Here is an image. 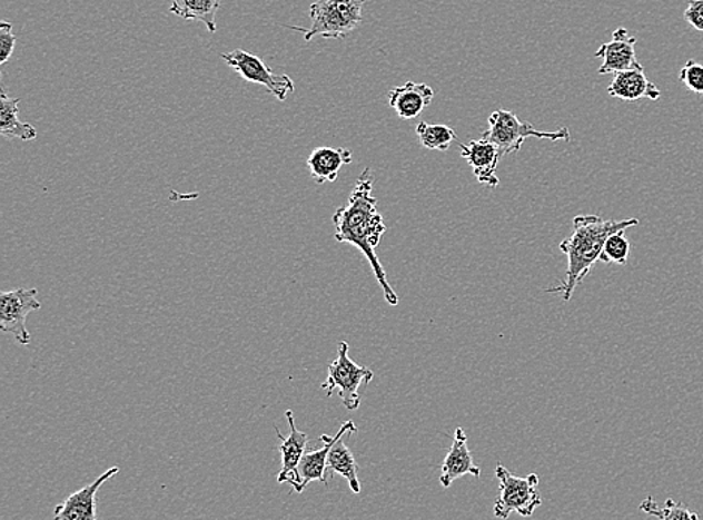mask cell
<instances>
[{
    "label": "cell",
    "instance_id": "14",
    "mask_svg": "<svg viewBox=\"0 0 703 520\" xmlns=\"http://www.w3.org/2000/svg\"><path fill=\"white\" fill-rule=\"evenodd\" d=\"M343 428H345V431L343 429V433H340L335 444L331 445L329 458H327V477L339 474L348 481L349 489H352L353 493H360L359 467H357L352 450L345 445L344 441L345 435H355L357 428L355 421H348V423L345 421Z\"/></svg>",
    "mask_w": 703,
    "mask_h": 520
},
{
    "label": "cell",
    "instance_id": "25",
    "mask_svg": "<svg viewBox=\"0 0 703 520\" xmlns=\"http://www.w3.org/2000/svg\"><path fill=\"white\" fill-rule=\"evenodd\" d=\"M17 37L12 33L10 21L0 23V63H7L14 53Z\"/></svg>",
    "mask_w": 703,
    "mask_h": 520
},
{
    "label": "cell",
    "instance_id": "17",
    "mask_svg": "<svg viewBox=\"0 0 703 520\" xmlns=\"http://www.w3.org/2000/svg\"><path fill=\"white\" fill-rule=\"evenodd\" d=\"M353 161V153L345 148H323L314 149L306 161L309 174L317 184L335 183L339 171L345 165Z\"/></svg>",
    "mask_w": 703,
    "mask_h": 520
},
{
    "label": "cell",
    "instance_id": "26",
    "mask_svg": "<svg viewBox=\"0 0 703 520\" xmlns=\"http://www.w3.org/2000/svg\"><path fill=\"white\" fill-rule=\"evenodd\" d=\"M684 19L692 28L703 33V0H689L684 11Z\"/></svg>",
    "mask_w": 703,
    "mask_h": 520
},
{
    "label": "cell",
    "instance_id": "15",
    "mask_svg": "<svg viewBox=\"0 0 703 520\" xmlns=\"http://www.w3.org/2000/svg\"><path fill=\"white\" fill-rule=\"evenodd\" d=\"M435 97L434 89L426 84L407 81L389 92V106L400 119H414L430 106Z\"/></svg>",
    "mask_w": 703,
    "mask_h": 520
},
{
    "label": "cell",
    "instance_id": "10",
    "mask_svg": "<svg viewBox=\"0 0 703 520\" xmlns=\"http://www.w3.org/2000/svg\"><path fill=\"white\" fill-rule=\"evenodd\" d=\"M636 38L630 36L628 30L618 28L612 33V40L595 51V58H602L598 75H618L630 70H642V63L636 58Z\"/></svg>",
    "mask_w": 703,
    "mask_h": 520
},
{
    "label": "cell",
    "instance_id": "22",
    "mask_svg": "<svg viewBox=\"0 0 703 520\" xmlns=\"http://www.w3.org/2000/svg\"><path fill=\"white\" fill-rule=\"evenodd\" d=\"M641 511L650 516H655L660 520H701L697 513L690 510L683 502H676L670 498L663 506H659L653 498L648 497L642 501Z\"/></svg>",
    "mask_w": 703,
    "mask_h": 520
},
{
    "label": "cell",
    "instance_id": "12",
    "mask_svg": "<svg viewBox=\"0 0 703 520\" xmlns=\"http://www.w3.org/2000/svg\"><path fill=\"white\" fill-rule=\"evenodd\" d=\"M461 156L468 161L474 176L483 186L497 188L499 179L497 176L498 163L502 154L492 141L482 139L469 141L468 145H461Z\"/></svg>",
    "mask_w": 703,
    "mask_h": 520
},
{
    "label": "cell",
    "instance_id": "1",
    "mask_svg": "<svg viewBox=\"0 0 703 520\" xmlns=\"http://www.w3.org/2000/svg\"><path fill=\"white\" fill-rule=\"evenodd\" d=\"M373 188V171L366 167L359 179L356 180L355 190L349 195L347 205L340 206L335 213V239L338 243L352 244L368 259L375 278L383 290L384 300L395 307L399 304V296L387 282L386 269L375 253L387 226L384 225V218L378 213Z\"/></svg>",
    "mask_w": 703,
    "mask_h": 520
},
{
    "label": "cell",
    "instance_id": "9",
    "mask_svg": "<svg viewBox=\"0 0 703 520\" xmlns=\"http://www.w3.org/2000/svg\"><path fill=\"white\" fill-rule=\"evenodd\" d=\"M286 416L288 425H290V435L286 438L279 432L278 428H275L276 436L280 441L279 451L280 459H283V468H280L279 474L276 475V481L279 484L288 483L291 485L293 491L300 493L301 477L299 465L301 458L306 453V447H308V435L297 429L295 415H293L291 411H287Z\"/></svg>",
    "mask_w": 703,
    "mask_h": 520
},
{
    "label": "cell",
    "instance_id": "7",
    "mask_svg": "<svg viewBox=\"0 0 703 520\" xmlns=\"http://www.w3.org/2000/svg\"><path fill=\"white\" fill-rule=\"evenodd\" d=\"M221 58L241 79L249 81V84L265 86L271 96L278 98L279 101H286L287 97L295 92L296 86L291 77L276 75L265 60L258 58L257 55L237 49L230 51V53H221Z\"/></svg>",
    "mask_w": 703,
    "mask_h": 520
},
{
    "label": "cell",
    "instance_id": "23",
    "mask_svg": "<svg viewBox=\"0 0 703 520\" xmlns=\"http://www.w3.org/2000/svg\"><path fill=\"white\" fill-rule=\"evenodd\" d=\"M625 230L616 232L606 239L605 247L601 255V261L605 264L625 265L630 255V241L624 234Z\"/></svg>",
    "mask_w": 703,
    "mask_h": 520
},
{
    "label": "cell",
    "instance_id": "18",
    "mask_svg": "<svg viewBox=\"0 0 703 520\" xmlns=\"http://www.w3.org/2000/svg\"><path fill=\"white\" fill-rule=\"evenodd\" d=\"M348 423V421H347ZM345 428L340 425L339 432L335 436L323 435L320 441L323 442L321 449L306 450L304 458H301L299 471L301 477L300 493L305 491L306 485L313 483V481H321V483H329L327 481V458H329L331 445L343 433Z\"/></svg>",
    "mask_w": 703,
    "mask_h": 520
},
{
    "label": "cell",
    "instance_id": "3",
    "mask_svg": "<svg viewBox=\"0 0 703 520\" xmlns=\"http://www.w3.org/2000/svg\"><path fill=\"white\" fill-rule=\"evenodd\" d=\"M365 3L366 0H317L309 8L310 28L290 26V29L304 33L305 41L315 37H347L364 20Z\"/></svg>",
    "mask_w": 703,
    "mask_h": 520
},
{
    "label": "cell",
    "instance_id": "4",
    "mask_svg": "<svg viewBox=\"0 0 703 520\" xmlns=\"http://www.w3.org/2000/svg\"><path fill=\"white\" fill-rule=\"evenodd\" d=\"M529 137L551 141H571L568 128L556 131L537 130L533 124L524 122L513 111L495 110L489 116V128L483 133V139L492 141L499 149L502 157L519 153L522 145Z\"/></svg>",
    "mask_w": 703,
    "mask_h": 520
},
{
    "label": "cell",
    "instance_id": "8",
    "mask_svg": "<svg viewBox=\"0 0 703 520\" xmlns=\"http://www.w3.org/2000/svg\"><path fill=\"white\" fill-rule=\"evenodd\" d=\"M37 290H19L2 292L0 294V330L3 333L12 334L20 345H29L30 334L26 328V320L29 313L38 312L41 308Z\"/></svg>",
    "mask_w": 703,
    "mask_h": 520
},
{
    "label": "cell",
    "instance_id": "2",
    "mask_svg": "<svg viewBox=\"0 0 703 520\" xmlns=\"http://www.w3.org/2000/svg\"><path fill=\"white\" fill-rule=\"evenodd\" d=\"M572 225V235L560 244V251L567 256L566 281L546 291L547 294H563L564 301L572 300L573 292L588 277L593 266L601 261L606 239L616 232L640 225V220L637 218L621 222L603 220L602 217L588 214V216L573 218Z\"/></svg>",
    "mask_w": 703,
    "mask_h": 520
},
{
    "label": "cell",
    "instance_id": "5",
    "mask_svg": "<svg viewBox=\"0 0 703 520\" xmlns=\"http://www.w3.org/2000/svg\"><path fill=\"white\" fill-rule=\"evenodd\" d=\"M495 477L499 483L498 500L494 504L495 518L508 519L513 511L522 518H529L543 504L537 489L541 484L537 474L517 477L498 463Z\"/></svg>",
    "mask_w": 703,
    "mask_h": 520
},
{
    "label": "cell",
    "instance_id": "16",
    "mask_svg": "<svg viewBox=\"0 0 703 520\" xmlns=\"http://www.w3.org/2000/svg\"><path fill=\"white\" fill-rule=\"evenodd\" d=\"M607 94L623 101H637L642 100V98L657 101L662 97L657 86L646 77L644 68L615 75L610 88H607Z\"/></svg>",
    "mask_w": 703,
    "mask_h": 520
},
{
    "label": "cell",
    "instance_id": "13",
    "mask_svg": "<svg viewBox=\"0 0 703 520\" xmlns=\"http://www.w3.org/2000/svg\"><path fill=\"white\" fill-rule=\"evenodd\" d=\"M464 475H473L481 479V467L474 462L472 451L468 449V436L463 428H458L453 436V444L442 465L439 483L444 489L450 488L456 480Z\"/></svg>",
    "mask_w": 703,
    "mask_h": 520
},
{
    "label": "cell",
    "instance_id": "11",
    "mask_svg": "<svg viewBox=\"0 0 703 520\" xmlns=\"http://www.w3.org/2000/svg\"><path fill=\"white\" fill-rule=\"evenodd\" d=\"M120 468L113 467L109 471L99 475L93 483L85 485L80 491L71 493L55 509V520H97V511H95V502H97V493L99 488L106 481L113 479L119 474Z\"/></svg>",
    "mask_w": 703,
    "mask_h": 520
},
{
    "label": "cell",
    "instance_id": "6",
    "mask_svg": "<svg viewBox=\"0 0 703 520\" xmlns=\"http://www.w3.org/2000/svg\"><path fill=\"white\" fill-rule=\"evenodd\" d=\"M373 380L374 372L349 359L348 343L340 342L338 356L327 369V377L323 382L321 389L329 398L335 391H338L343 405L348 411H356L359 410L362 402L360 386L370 384Z\"/></svg>",
    "mask_w": 703,
    "mask_h": 520
},
{
    "label": "cell",
    "instance_id": "24",
    "mask_svg": "<svg viewBox=\"0 0 703 520\" xmlns=\"http://www.w3.org/2000/svg\"><path fill=\"white\" fill-rule=\"evenodd\" d=\"M679 79L685 88L697 94V96H703V63L693 59L689 60V62L681 68Z\"/></svg>",
    "mask_w": 703,
    "mask_h": 520
},
{
    "label": "cell",
    "instance_id": "19",
    "mask_svg": "<svg viewBox=\"0 0 703 520\" xmlns=\"http://www.w3.org/2000/svg\"><path fill=\"white\" fill-rule=\"evenodd\" d=\"M20 98L8 96L7 89L2 88L0 92V133L8 139H20L29 141L37 139V128L28 122H21L19 119Z\"/></svg>",
    "mask_w": 703,
    "mask_h": 520
},
{
    "label": "cell",
    "instance_id": "21",
    "mask_svg": "<svg viewBox=\"0 0 703 520\" xmlns=\"http://www.w3.org/2000/svg\"><path fill=\"white\" fill-rule=\"evenodd\" d=\"M418 140L422 146L429 150H439V153H447L450 149L453 141L458 139L456 133L447 126H433V124L420 122L416 127Z\"/></svg>",
    "mask_w": 703,
    "mask_h": 520
},
{
    "label": "cell",
    "instance_id": "20",
    "mask_svg": "<svg viewBox=\"0 0 703 520\" xmlns=\"http://www.w3.org/2000/svg\"><path fill=\"white\" fill-rule=\"evenodd\" d=\"M219 7L221 0H172L170 12L184 20L201 21L210 33H215Z\"/></svg>",
    "mask_w": 703,
    "mask_h": 520
}]
</instances>
